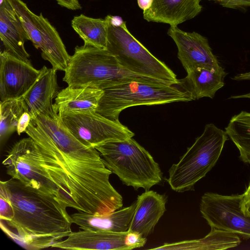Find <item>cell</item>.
Here are the masks:
<instances>
[{
	"label": "cell",
	"mask_w": 250,
	"mask_h": 250,
	"mask_svg": "<svg viewBox=\"0 0 250 250\" xmlns=\"http://www.w3.org/2000/svg\"><path fill=\"white\" fill-rule=\"evenodd\" d=\"M25 132L37 143L40 163L66 208L100 215L122 207L123 197L110 184L112 172L100 152L81 143L62 120L49 123L43 132L32 125Z\"/></svg>",
	"instance_id": "obj_1"
},
{
	"label": "cell",
	"mask_w": 250,
	"mask_h": 250,
	"mask_svg": "<svg viewBox=\"0 0 250 250\" xmlns=\"http://www.w3.org/2000/svg\"><path fill=\"white\" fill-rule=\"evenodd\" d=\"M0 194L11 207L9 218L0 220V228L22 248L39 250L52 247L72 232L71 215L54 196L13 178L0 181Z\"/></svg>",
	"instance_id": "obj_2"
},
{
	"label": "cell",
	"mask_w": 250,
	"mask_h": 250,
	"mask_svg": "<svg viewBox=\"0 0 250 250\" xmlns=\"http://www.w3.org/2000/svg\"><path fill=\"white\" fill-rule=\"evenodd\" d=\"M177 84L141 78H129L103 89L96 112L109 119L119 121L125 109L141 105H156L192 100Z\"/></svg>",
	"instance_id": "obj_3"
},
{
	"label": "cell",
	"mask_w": 250,
	"mask_h": 250,
	"mask_svg": "<svg viewBox=\"0 0 250 250\" xmlns=\"http://www.w3.org/2000/svg\"><path fill=\"white\" fill-rule=\"evenodd\" d=\"M102 160L127 186L149 190L162 180V173L151 154L132 138L97 146Z\"/></svg>",
	"instance_id": "obj_4"
},
{
	"label": "cell",
	"mask_w": 250,
	"mask_h": 250,
	"mask_svg": "<svg viewBox=\"0 0 250 250\" xmlns=\"http://www.w3.org/2000/svg\"><path fill=\"white\" fill-rule=\"evenodd\" d=\"M64 72L63 81L68 86L76 87L103 89L125 79L134 78L161 81L129 71L123 67L106 49L84 44L76 46Z\"/></svg>",
	"instance_id": "obj_5"
},
{
	"label": "cell",
	"mask_w": 250,
	"mask_h": 250,
	"mask_svg": "<svg viewBox=\"0 0 250 250\" xmlns=\"http://www.w3.org/2000/svg\"><path fill=\"white\" fill-rule=\"evenodd\" d=\"M228 136L213 124L206 125L202 134L168 170L167 181L178 192L193 190L195 184L215 165Z\"/></svg>",
	"instance_id": "obj_6"
},
{
	"label": "cell",
	"mask_w": 250,
	"mask_h": 250,
	"mask_svg": "<svg viewBox=\"0 0 250 250\" xmlns=\"http://www.w3.org/2000/svg\"><path fill=\"white\" fill-rule=\"evenodd\" d=\"M108 22L106 49L123 67L141 76L168 83L179 84L176 74L131 34L125 21L118 25Z\"/></svg>",
	"instance_id": "obj_7"
},
{
	"label": "cell",
	"mask_w": 250,
	"mask_h": 250,
	"mask_svg": "<svg viewBox=\"0 0 250 250\" xmlns=\"http://www.w3.org/2000/svg\"><path fill=\"white\" fill-rule=\"evenodd\" d=\"M21 21L30 41L41 50L42 58L48 61L52 68L65 71L70 56L56 28L42 13L32 12L21 0H7Z\"/></svg>",
	"instance_id": "obj_8"
},
{
	"label": "cell",
	"mask_w": 250,
	"mask_h": 250,
	"mask_svg": "<svg viewBox=\"0 0 250 250\" xmlns=\"http://www.w3.org/2000/svg\"><path fill=\"white\" fill-rule=\"evenodd\" d=\"M2 165L11 178L52 195L60 201L58 188L41 165L37 143L30 137L16 142L8 151Z\"/></svg>",
	"instance_id": "obj_9"
},
{
	"label": "cell",
	"mask_w": 250,
	"mask_h": 250,
	"mask_svg": "<svg viewBox=\"0 0 250 250\" xmlns=\"http://www.w3.org/2000/svg\"><path fill=\"white\" fill-rule=\"evenodd\" d=\"M58 114L75 137L88 147L124 141L134 136V133L119 121L109 119L96 111Z\"/></svg>",
	"instance_id": "obj_10"
},
{
	"label": "cell",
	"mask_w": 250,
	"mask_h": 250,
	"mask_svg": "<svg viewBox=\"0 0 250 250\" xmlns=\"http://www.w3.org/2000/svg\"><path fill=\"white\" fill-rule=\"evenodd\" d=\"M242 195L206 192L201 197V213L211 228L250 238V217L241 209Z\"/></svg>",
	"instance_id": "obj_11"
},
{
	"label": "cell",
	"mask_w": 250,
	"mask_h": 250,
	"mask_svg": "<svg viewBox=\"0 0 250 250\" xmlns=\"http://www.w3.org/2000/svg\"><path fill=\"white\" fill-rule=\"evenodd\" d=\"M167 34L176 44L178 58L187 73L199 67H221L206 37L195 32L184 31L177 26H170Z\"/></svg>",
	"instance_id": "obj_12"
},
{
	"label": "cell",
	"mask_w": 250,
	"mask_h": 250,
	"mask_svg": "<svg viewBox=\"0 0 250 250\" xmlns=\"http://www.w3.org/2000/svg\"><path fill=\"white\" fill-rule=\"evenodd\" d=\"M1 101L22 97L38 78L40 69L5 50L0 53Z\"/></svg>",
	"instance_id": "obj_13"
},
{
	"label": "cell",
	"mask_w": 250,
	"mask_h": 250,
	"mask_svg": "<svg viewBox=\"0 0 250 250\" xmlns=\"http://www.w3.org/2000/svg\"><path fill=\"white\" fill-rule=\"evenodd\" d=\"M127 232L80 230L72 232L51 248L72 250H129L126 244Z\"/></svg>",
	"instance_id": "obj_14"
},
{
	"label": "cell",
	"mask_w": 250,
	"mask_h": 250,
	"mask_svg": "<svg viewBox=\"0 0 250 250\" xmlns=\"http://www.w3.org/2000/svg\"><path fill=\"white\" fill-rule=\"evenodd\" d=\"M201 0H153L150 7L143 11L147 21L167 23L177 26L192 19L202 11Z\"/></svg>",
	"instance_id": "obj_15"
},
{
	"label": "cell",
	"mask_w": 250,
	"mask_h": 250,
	"mask_svg": "<svg viewBox=\"0 0 250 250\" xmlns=\"http://www.w3.org/2000/svg\"><path fill=\"white\" fill-rule=\"evenodd\" d=\"M0 38L5 50L26 62H31L24 43L29 38L16 13L7 0L0 4Z\"/></svg>",
	"instance_id": "obj_16"
},
{
	"label": "cell",
	"mask_w": 250,
	"mask_h": 250,
	"mask_svg": "<svg viewBox=\"0 0 250 250\" xmlns=\"http://www.w3.org/2000/svg\"><path fill=\"white\" fill-rule=\"evenodd\" d=\"M166 202L165 195L153 190L139 195L128 232H138L144 237L151 234L166 211Z\"/></svg>",
	"instance_id": "obj_17"
},
{
	"label": "cell",
	"mask_w": 250,
	"mask_h": 250,
	"mask_svg": "<svg viewBox=\"0 0 250 250\" xmlns=\"http://www.w3.org/2000/svg\"><path fill=\"white\" fill-rule=\"evenodd\" d=\"M56 72L43 66L36 81L22 97L31 118L54 109L52 101L59 92Z\"/></svg>",
	"instance_id": "obj_18"
},
{
	"label": "cell",
	"mask_w": 250,
	"mask_h": 250,
	"mask_svg": "<svg viewBox=\"0 0 250 250\" xmlns=\"http://www.w3.org/2000/svg\"><path fill=\"white\" fill-rule=\"evenodd\" d=\"M136 205V201L128 207L100 215L78 211L71 217L73 223L82 230L125 232L128 231Z\"/></svg>",
	"instance_id": "obj_19"
},
{
	"label": "cell",
	"mask_w": 250,
	"mask_h": 250,
	"mask_svg": "<svg viewBox=\"0 0 250 250\" xmlns=\"http://www.w3.org/2000/svg\"><path fill=\"white\" fill-rule=\"evenodd\" d=\"M103 93L101 89L68 86L59 92L53 108L58 113L96 111Z\"/></svg>",
	"instance_id": "obj_20"
},
{
	"label": "cell",
	"mask_w": 250,
	"mask_h": 250,
	"mask_svg": "<svg viewBox=\"0 0 250 250\" xmlns=\"http://www.w3.org/2000/svg\"><path fill=\"white\" fill-rule=\"evenodd\" d=\"M228 74L221 66L218 69L199 67L187 73L177 85L188 92L192 100L203 97L213 98L216 92L225 85Z\"/></svg>",
	"instance_id": "obj_21"
},
{
	"label": "cell",
	"mask_w": 250,
	"mask_h": 250,
	"mask_svg": "<svg viewBox=\"0 0 250 250\" xmlns=\"http://www.w3.org/2000/svg\"><path fill=\"white\" fill-rule=\"evenodd\" d=\"M240 243L236 234L211 228L210 231L203 238L165 243L152 250H225L237 247Z\"/></svg>",
	"instance_id": "obj_22"
},
{
	"label": "cell",
	"mask_w": 250,
	"mask_h": 250,
	"mask_svg": "<svg viewBox=\"0 0 250 250\" xmlns=\"http://www.w3.org/2000/svg\"><path fill=\"white\" fill-rule=\"evenodd\" d=\"M71 23L84 44L106 49L108 30L106 19L93 18L82 14L74 16Z\"/></svg>",
	"instance_id": "obj_23"
},
{
	"label": "cell",
	"mask_w": 250,
	"mask_h": 250,
	"mask_svg": "<svg viewBox=\"0 0 250 250\" xmlns=\"http://www.w3.org/2000/svg\"><path fill=\"white\" fill-rule=\"evenodd\" d=\"M225 129L238 148L240 158L250 165V112L242 111L232 116Z\"/></svg>",
	"instance_id": "obj_24"
},
{
	"label": "cell",
	"mask_w": 250,
	"mask_h": 250,
	"mask_svg": "<svg viewBox=\"0 0 250 250\" xmlns=\"http://www.w3.org/2000/svg\"><path fill=\"white\" fill-rule=\"evenodd\" d=\"M0 141L2 146L17 131L20 118L28 110L22 97L0 101Z\"/></svg>",
	"instance_id": "obj_25"
},
{
	"label": "cell",
	"mask_w": 250,
	"mask_h": 250,
	"mask_svg": "<svg viewBox=\"0 0 250 250\" xmlns=\"http://www.w3.org/2000/svg\"><path fill=\"white\" fill-rule=\"evenodd\" d=\"M146 242V237L136 232H127L126 244L130 250L143 247Z\"/></svg>",
	"instance_id": "obj_26"
},
{
	"label": "cell",
	"mask_w": 250,
	"mask_h": 250,
	"mask_svg": "<svg viewBox=\"0 0 250 250\" xmlns=\"http://www.w3.org/2000/svg\"><path fill=\"white\" fill-rule=\"evenodd\" d=\"M223 7L239 8L250 6V0H213Z\"/></svg>",
	"instance_id": "obj_27"
},
{
	"label": "cell",
	"mask_w": 250,
	"mask_h": 250,
	"mask_svg": "<svg viewBox=\"0 0 250 250\" xmlns=\"http://www.w3.org/2000/svg\"><path fill=\"white\" fill-rule=\"evenodd\" d=\"M240 206L243 213L250 217V182L244 193L242 194Z\"/></svg>",
	"instance_id": "obj_28"
},
{
	"label": "cell",
	"mask_w": 250,
	"mask_h": 250,
	"mask_svg": "<svg viewBox=\"0 0 250 250\" xmlns=\"http://www.w3.org/2000/svg\"><path fill=\"white\" fill-rule=\"evenodd\" d=\"M31 116L28 111H25L20 118L17 128V132L19 135L25 132L30 121Z\"/></svg>",
	"instance_id": "obj_29"
},
{
	"label": "cell",
	"mask_w": 250,
	"mask_h": 250,
	"mask_svg": "<svg viewBox=\"0 0 250 250\" xmlns=\"http://www.w3.org/2000/svg\"><path fill=\"white\" fill-rule=\"evenodd\" d=\"M59 5L69 10H76L82 9L78 0H56Z\"/></svg>",
	"instance_id": "obj_30"
},
{
	"label": "cell",
	"mask_w": 250,
	"mask_h": 250,
	"mask_svg": "<svg viewBox=\"0 0 250 250\" xmlns=\"http://www.w3.org/2000/svg\"><path fill=\"white\" fill-rule=\"evenodd\" d=\"M153 0H137L139 7L143 11L149 9L152 5Z\"/></svg>",
	"instance_id": "obj_31"
},
{
	"label": "cell",
	"mask_w": 250,
	"mask_h": 250,
	"mask_svg": "<svg viewBox=\"0 0 250 250\" xmlns=\"http://www.w3.org/2000/svg\"><path fill=\"white\" fill-rule=\"evenodd\" d=\"M235 81H247L250 80V71L237 74L231 78Z\"/></svg>",
	"instance_id": "obj_32"
},
{
	"label": "cell",
	"mask_w": 250,
	"mask_h": 250,
	"mask_svg": "<svg viewBox=\"0 0 250 250\" xmlns=\"http://www.w3.org/2000/svg\"><path fill=\"white\" fill-rule=\"evenodd\" d=\"M241 98H247L250 99V93L239 95H233L231 96L229 98V99H236Z\"/></svg>",
	"instance_id": "obj_33"
}]
</instances>
